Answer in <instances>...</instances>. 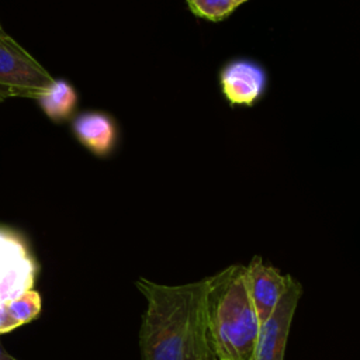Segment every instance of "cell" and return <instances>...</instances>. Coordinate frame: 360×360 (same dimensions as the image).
<instances>
[{"label":"cell","mask_w":360,"mask_h":360,"mask_svg":"<svg viewBox=\"0 0 360 360\" xmlns=\"http://www.w3.org/2000/svg\"><path fill=\"white\" fill-rule=\"evenodd\" d=\"M294 277L281 273L277 267L255 255L246 264V283L260 325L269 319Z\"/></svg>","instance_id":"52a82bcc"},{"label":"cell","mask_w":360,"mask_h":360,"mask_svg":"<svg viewBox=\"0 0 360 360\" xmlns=\"http://www.w3.org/2000/svg\"><path fill=\"white\" fill-rule=\"evenodd\" d=\"M38 266L25 239L0 226V305L34 290Z\"/></svg>","instance_id":"277c9868"},{"label":"cell","mask_w":360,"mask_h":360,"mask_svg":"<svg viewBox=\"0 0 360 360\" xmlns=\"http://www.w3.org/2000/svg\"><path fill=\"white\" fill-rule=\"evenodd\" d=\"M8 34L4 31V28H3V25H1V22H0V38H3V37H7Z\"/></svg>","instance_id":"5bb4252c"},{"label":"cell","mask_w":360,"mask_h":360,"mask_svg":"<svg viewBox=\"0 0 360 360\" xmlns=\"http://www.w3.org/2000/svg\"><path fill=\"white\" fill-rule=\"evenodd\" d=\"M235 1H236L238 6H242L243 3H246V1H249V0H235Z\"/></svg>","instance_id":"9a60e30c"},{"label":"cell","mask_w":360,"mask_h":360,"mask_svg":"<svg viewBox=\"0 0 360 360\" xmlns=\"http://www.w3.org/2000/svg\"><path fill=\"white\" fill-rule=\"evenodd\" d=\"M76 139L93 155L105 158L111 155L120 139L117 121L104 111H84L72 121Z\"/></svg>","instance_id":"ba28073f"},{"label":"cell","mask_w":360,"mask_h":360,"mask_svg":"<svg viewBox=\"0 0 360 360\" xmlns=\"http://www.w3.org/2000/svg\"><path fill=\"white\" fill-rule=\"evenodd\" d=\"M55 77L10 35L0 38V86L13 97L38 98Z\"/></svg>","instance_id":"3957f363"},{"label":"cell","mask_w":360,"mask_h":360,"mask_svg":"<svg viewBox=\"0 0 360 360\" xmlns=\"http://www.w3.org/2000/svg\"><path fill=\"white\" fill-rule=\"evenodd\" d=\"M0 360H18V359H15L14 356H11V354L4 349V346L0 343Z\"/></svg>","instance_id":"7c38bea8"},{"label":"cell","mask_w":360,"mask_h":360,"mask_svg":"<svg viewBox=\"0 0 360 360\" xmlns=\"http://www.w3.org/2000/svg\"><path fill=\"white\" fill-rule=\"evenodd\" d=\"M42 308V300L37 290H30L21 297L0 305V335L11 332L35 318Z\"/></svg>","instance_id":"30bf717a"},{"label":"cell","mask_w":360,"mask_h":360,"mask_svg":"<svg viewBox=\"0 0 360 360\" xmlns=\"http://www.w3.org/2000/svg\"><path fill=\"white\" fill-rule=\"evenodd\" d=\"M8 97H13V96H11V93H10L7 89H4V87H1V86H0V103H1V101H4V100H6V98H8Z\"/></svg>","instance_id":"4fadbf2b"},{"label":"cell","mask_w":360,"mask_h":360,"mask_svg":"<svg viewBox=\"0 0 360 360\" xmlns=\"http://www.w3.org/2000/svg\"><path fill=\"white\" fill-rule=\"evenodd\" d=\"M146 300L141 319V360H215L205 322V278L179 285L135 281Z\"/></svg>","instance_id":"6da1fadb"},{"label":"cell","mask_w":360,"mask_h":360,"mask_svg":"<svg viewBox=\"0 0 360 360\" xmlns=\"http://www.w3.org/2000/svg\"><path fill=\"white\" fill-rule=\"evenodd\" d=\"M37 101L51 121L65 122L73 117L77 108L79 96L69 82L53 79V82L39 94Z\"/></svg>","instance_id":"9c48e42d"},{"label":"cell","mask_w":360,"mask_h":360,"mask_svg":"<svg viewBox=\"0 0 360 360\" xmlns=\"http://www.w3.org/2000/svg\"><path fill=\"white\" fill-rule=\"evenodd\" d=\"M219 89L231 107H253L267 90V72L249 58L228 60L218 73Z\"/></svg>","instance_id":"5b68a950"},{"label":"cell","mask_w":360,"mask_h":360,"mask_svg":"<svg viewBox=\"0 0 360 360\" xmlns=\"http://www.w3.org/2000/svg\"><path fill=\"white\" fill-rule=\"evenodd\" d=\"M301 295L302 285L294 278L273 314L260 325L257 342L250 360H284L291 322Z\"/></svg>","instance_id":"8992f818"},{"label":"cell","mask_w":360,"mask_h":360,"mask_svg":"<svg viewBox=\"0 0 360 360\" xmlns=\"http://www.w3.org/2000/svg\"><path fill=\"white\" fill-rule=\"evenodd\" d=\"M186 4L195 17L212 22L226 20L239 7L235 0H186Z\"/></svg>","instance_id":"8fae6325"},{"label":"cell","mask_w":360,"mask_h":360,"mask_svg":"<svg viewBox=\"0 0 360 360\" xmlns=\"http://www.w3.org/2000/svg\"><path fill=\"white\" fill-rule=\"evenodd\" d=\"M205 322L215 360H250L259 330L246 283V264L235 263L205 277Z\"/></svg>","instance_id":"7a4b0ae2"}]
</instances>
